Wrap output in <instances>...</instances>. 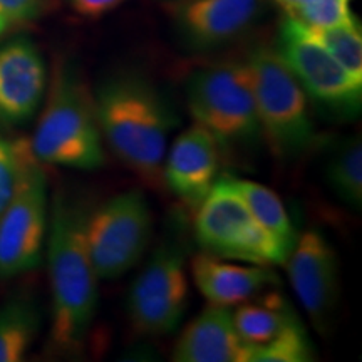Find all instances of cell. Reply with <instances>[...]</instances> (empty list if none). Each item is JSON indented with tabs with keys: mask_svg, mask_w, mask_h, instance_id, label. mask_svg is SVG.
<instances>
[{
	"mask_svg": "<svg viewBox=\"0 0 362 362\" xmlns=\"http://www.w3.org/2000/svg\"><path fill=\"white\" fill-rule=\"evenodd\" d=\"M21 170V141L11 143L0 133V214L11 200Z\"/></svg>",
	"mask_w": 362,
	"mask_h": 362,
	"instance_id": "cell-25",
	"label": "cell"
},
{
	"mask_svg": "<svg viewBox=\"0 0 362 362\" xmlns=\"http://www.w3.org/2000/svg\"><path fill=\"white\" fill-rule=\"evenodd\" d=\"M194 285L210 304L233 307L252 300L265 288L279 284L267 265H237L218 257L200 253L192 260Z\"/></svg>",
	"mask_w": 362,
	"mask_h": 362,
	"instance_id": "cell-16",
	"label": "cell"
},
{
	"mask_svg": "<svg viewBox=\"0 0 362 362\" xmlns=\"http://www.w3.org/2000/svg\"><path fill=\"white\" fill-rule=\"evenodd\" d=\"M103 141L141 178L161 181L168 136L178 117L168 98L139 74H116L93 93Z\"/></svg>",
	"mask_w": 362,
	"mask_h": 362,
	"instance_id": "cell-1",
	"label": "cell"
},
{
	"mask_svg": "<svg viewBox=\"0 0 362 362\" xmlns=\"http://www.w3.org/2000/svg\"><path fill=\"white\" fill-rule=\"evenodd\" d=\"M176 362H250V347L238 336L232 307L203 309L185 327L173 349Z\"/></svg>",
	"mask_w": 362,
	"mask_h": 362,
	"instance_id": "cell-15",
	"label": "cell"
},
{
	"mask_svg": "<svg viewBox=\"0 0 362 362\" xmlns=\"http://www.w3.org/2000/svg\"><path fill=\"white\" fill-rule=\"evenodd\" d=\"M314 347L300 320L288 324L274 341L250 349V362H307L314 361Z\"/></svg>",
	"mask_w": 362,
	"mask_h": 362,
	"instance_id": "cell-22",
	"label": "cell"
},
{
	"mask_svg": "<svg viewBox=\"0 0 362 362\" xmlns=\"http://www.w3.org/2000/svg\"><path fill=\"white\" fill-rule=\"evenodd\" d=\"M47 69L33 40L17 37L0 45V121L22 124L42 104Z\"/></svg>",
	"mask_w": 362,
	"mask_h": 362,
	"instance_id": "cell-13",
	"label": "cell"
},
{
	"mask_svg": "<svg viewBox=\"0 0 362 362\" xmlns=\"http://www.w3.org/2000/svg\"><path fill=\"white\" fill-rule=\"evenodd\" d=\"M233 183L252 211L253 218L288 255L297 240V233L279 194L252 180L233 178Z\"/></svg>",
	"mask_w": 362,
	"mask_h": 362,
	"instance_id": "cell-18",
	"label": "cell"
},
{
	"mask_svg": "<svg viewBox=\"0 0 362 362\" xmlns=\"http://www.w3.org/2000/svg\"><path fill=\"white\" fill-rule=\"evenodd\" d=\"M265 7V0H178L170 12L185 42L193 49H214L245 34Z\"/></svg>",
	"mask_w": 362,
	"mask_h": 362,
	"instance_id": "cell-12",
	"label": "cell"
},
{
	"mask_svg": "<svg viewBox=\"0 0 362 362\" xmlns=\"http://www.w3.org/2000/svg\"><path fill=\"white\" fill-rule=\"evenodd\" d=\"M188 297L187 245L181 237H165L131 285V324L146 336L173 334L187 314Z\"/></svg>",
	"mask_w": 362,
	"mask_h": 362,
	"instance_id": "cell-9",
	"label": "cell"
},
{
	"mask_svg": "<svg viewBox=\"0 0 362 362\" xmlns=\"http://www.w3.org/2000/svg\"><path fill=\"white\" fill-rule=\"evenodd\" d=\"M30 151L40 165L93 171L106 165L93 93L72 67H59L35 126Z\"/></svg>",
	"mask_w": 362,
	"mask_h": 362,
	"instance_id": "cell-3",
	"label": "cell"
},
{
	"mask_svg": "<svg viewBox=\"0 0 362 362\" xmlns=\"http://www.w3.org/2000/svg\"><path fill=\"white\" fill-rule=\"evenodd\" d=\"M39 329V309L29 298H13L0 307V362L24 359Z\"/></svg>",
	"mask_w": 362,
	"mask_h": 362,
	"instance_id": "cell-19",
	"label": "cell"
},
{
	"mask_svg": "<svg viewBox=\"0 0 362 362\" xmlns=\"http://www.w3.org/2000/svg\"><path fill=\"white\" fill-rule=\"evenodd\" d=\"M291 285L317 330L324 332L339 300V267L334 248L319 230L297 235L284 262Z\"/></svg>",
	"mask_w": 362,
	"mask_h": 362,
	"instance_id": "cell-11",
	"label": "cell"
},
{
	"mask_svg": "<svg viewBox=\"0 0 362 362\" xmlns=\"http://www.w3.org/2000/svg\"><path fill=\"white\" fill-rule=\"evenodd\" d=\"M42 6L44 0H0V40L33 22Z\"/></svg>",
	"mask_w": 362,
	"mask_h": 362,
	"instance_id": "cell-24",
	"label": "cell"
},
{
	"mask_svg": "<svg viewBox=\"0 0 362 362\" xmlns=\"http://www.w3.org/2000/svg\"><path fill=\"white\" fill-rule=\"evenodd\" d=\"M304 29L312 39L327 49L351 76L362 81V35L357 21L330 27L304 25Z\"/></svg>",
	"mask_w": 362,
	"mask_h": 362,
	"instance_id": "cell-21",
	"label": "cell"
},
{
	"mask_svg": "<svg viewBox=\"0 0 362 362\" xmlns=\"http://www.w3.org/2000/svg\"><path fill=\"white\" fill-rule=\"evenodd\" d=\"M220 146L210 131L198 123L175 139L163 161L161 180L185 205L197 208L218 175Z\"/></svg>",
	"mask_w": 362,
	"mask_h": 362,
	"instance_id": "cell-14",
	"label": "cell"
},
{
	"mask_svg": "<svg viewBox=\"0 0 362 362\" xmlns=\"http://www.w3.org/2000/svg\"><path fill=\"white\" fill-rule=\"evenodd\" d=\"M325 180L339 200L354 210L362 206V144L359 138L342 141L325 166Z\"/></svg>",
	"mask_w": 362,
	"mask_h": 362,
	"instance_id": "cell-20",
	"label": "cell"
},
{
	"mask_svg": "<svg viewBox=\"0 0 362 362\" xmlns=\"http://www.w3.org/2000/svg\"><path fill=\"white\" fill-rule=\"evenodd\" d=\"M187 106L194 123L221 148H248L262 138L252 81L245 62L194 71L187 81Z\"/></svg>",
	"mask_w": 362,
	"mask_h": 362,
	"instance_id": "cell-5",
	"label": "cell"
},
{
	"mask_svg": "<svg viewBox=\"0 0 362 362\" xmlns=\"http://www.w3.org/2000/svg\"><path fill=\"white\" fill-rule=\"evenodd\" d=\"M292 19L307 27H330L354 22L349 0H300Z\"/></svg>",
	"mask_w": 362,
	"mask_h": 362,
	"instance_id": "cell-23",
	"label": "cell"
},
{
	"mask_svg": "<svg viewBox=\"0 0 362 362\" xmlns=\"http://www.w3.org/2000/svg\"><path fill=\"white\" fill-rule=\"evenodd\" d=\"M123 2L124 0H69V6L81 17L99 19V17L116 11Z\"/></svg>",
	"mask_w": 362,
	"mask_h": 362,
	"instance_id": "cell-26",
	"label": "cell"
},
{
	"mask_svg": "<svg viewBox=\"0 0 362 362\" xmlns=\"http://www.w3.org/2000/svg\"><path fill=\"white\" fill-rule=\"evenodd\" d=\"M298 317L279 296H272L265 302H243L233 310L238 336L250 349L274 341Z\"/></svg>",
	"mask_w": 362,
	"mask_h": 362,
	"instance_id": "cell-17",
	"label": "cell"
},
{
	"mask_svg": "<svg viewBox=\"0 0 362 362\" xmlns=\"http://www.w3.org/2000/svg\"><path fill=\"white\" fill-rule=\"evenodd\" d=\"M274 2L279 4V6L282 7L285 12H287V16H292V13L297 11L300 0H274Z\"/></svg>",
	"mask_w": 362,
	"mask_h": 362,
	"instance_id": "cell-27",
	"label": "cell"
},
{
	"mask_svg": "<svg viewBox=\"0 0 362 362\" xmlns=\"http://www.w3.org/2000/svg\"><path fill=\"white\" fill-rule=\"evenodd\" d=\"M194 211L193 235L203 253L253 265H284L287 252L253 218L233 178H216Z\"/></svg>",
	"mask_w": 362,
	"mask_h": 362,
	"instance_id": "cell-6",
	"label": "cell"
},
{
	"mask_svg": "<svg viewBox=\"0 0 362 362\" xmlns=\"http://www.w3.org/2000/svg\"><path fill=\"white\" fill-rule=\"evenodd\" d=\"M151 237V208L141 189L115 194L86 218V243L99 280L119 279L134 269Z\"/></svg>",
	"mask_w": 362,
	"mask_h": 362,
	"instance_id": "cell-8",
	"label": "cell"
},
{
	"mask_svg": "<svg viewBox=\"0 0 362 362\" xmlns=\"http://www.w3.org/2000/svg\"><path fill=\"white\" fill-rule=\"evenodd\" d=\"M47 226V178L29 143L21 141L19 178L0 214V280H11L40 264Z\"/></svg>",
	"mask_w": 362,
	"mask_h": 362,
	"instance_id": "cell-7",
	"label": "cell"
},
{
	"mask_svg": "<svg viewBox=\"0 0 362 362\" xmlns=\"http://www.w3.org/2000/svg\"><path fill=\"white\" fill-rule=\"evenodd\" d=\"M89 208L64 193L54 194L47 226V265L52 293L51 341L57 351L84 346L98 309V275L86 243Z\"/></svg>",
	"mask_w": 362,
	"mask_h": 362,
	"instance_id": "cell-2",
	"label": "cell"
},
{
	"mask_svg": "<svg viewBox=\"0 0 362 362\" xmlns=\"http://www.w3.org/2000/svg\"><path fill=\"white\" fill-rule=\"evenodd\" d=\"M275 51L282 57L307 99L337 115H356L362 103V81L349 74L327 49L312 39L304 25L285 17Z\"/></svg>",
	"mask_w": 362,
	"mask_h": 362,
	"instance_id": "cell-10",
	"label": "cell"
},
{
	"mask_svg": "<svg viewBox=\"0 0 362 362\" xmlns=\"http://www.w3.org/2000/svg\"><path fill=\"white\" fill-rule=\"evenodd\" d=\"M245 64L252 81L253 99L262 138L274 156L296 160L317 141L307 94L275 49L259 45Z\"/></svg>",
	"mask_w": 362,
	"mask_h": 362,
	"instance_id": "cell-4",
	"label": "cell"
}]
</instances>
